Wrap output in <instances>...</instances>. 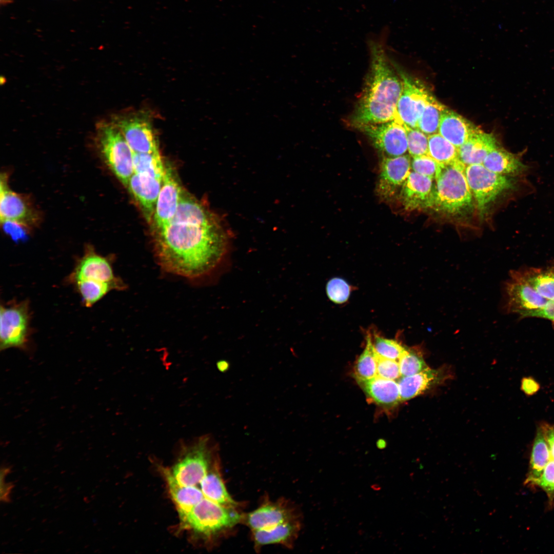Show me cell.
<instances>
[{
  "label": "cell",
  "instance_id": "1",
  "mask_svg": "<svg viewBox=\"0 0 554 554\" xmlns=\"http://www.w3.org/2000/svg\"><path fill=\"white\" fill-rule=\"evenodd\" d=\"M156 242L161 265L177 275L204 276L229 264L230 235L221 220L203 225L170 223L157 233Z\"/></svg>",
  "mask_w": 554,
  "mask_h": 554
},
{
  "label": "cell",
  "instance_id": "2",
  "mask_svg": "<svg viewBox=\"0 0 554 554\" xmlns=\"http://www.w3.org/2000/svg\"><path fill=\"white\" fill-rule=\"evenodd\" d=\"M371 60L364 90L352 117L357 125L394 119L403 83L390 64L383 46L370 45Z\"/></svg>",
  "mask_w": 554,
  "mask_h": 554
},
{
  "label": "cell",
  "instance_id": "3",
  "mask_svg": "<svg viewBox=\"0 0 554 554\" xmlns=\"http://www.w3.org/2000/svg\"><path fill=\"white\" fill-rule=\"evenodd\" d=\"M465 168L459 160L448 164H439L430 208L456 215L471 207L472 194L467 181Z\"/></svg>",
  "mask_w": 554,
  "mask_h": 554
},
{
  "label": "cell",
  "instance_id": "4",
  "mask_svg": "<svg viewBox=\"0 0 554 554\" xmlns=\"http://www.w3.org/2000/svg\"><path fill=\"white\" fill-rule=\"evenodd\" d=\"M465 174L481 214L488 205L504 194L516 193L523 196L533 190V187L526 177H512L496 173L488 170L483 164L466 166Z\"/></svg>",
  "mask_w": 554,
  "mask_h": 554
},
{
  "label": "cell",
  "instance_id": "5",
  "mask_svg": "<svg viewBox=\"0 0 554 554\" xmlns=\"http://www.w3.org/2000/svg\"><path fill=\"white\" fill-rule=\"evenodd\" d=\"M215 445L209 434L199 437L188 444H182L181 456L168 473L177 484L196 485L210 468Z\"/></svg>",
  "mask_w": 554,
  "mask_h": 554
},
{
  "label": "cell",
  "instance_id": "6",
  "mask_svg": "<svg viewBox=\"0 0 554 554\" xmlns=\"http://www.w3.org/2000/svg\"><path fill=\"white\" fill-rule=\"evenodd\" d=\"M97 131V144L104 160L118 180L128 187L134 173L133 151L111 122L98 123Z\"/></svg>",
  "mask_w": 554,
  "mask_h": 554
},
{
  "label": "cell",
  "instance_id": "7",
  "mask_svg": "<svg viewBox=\"0 0 554 554\" xmlns=\"http://www.w3.org/2000/svg\"><path fill=\"white\" fill-rule=\"evenodd\" d=\"M240 519V514L234 508L222 506L207 498L180 517L185 528L206 537L233 527Z\"/></svg>",
  "mask_w": 554,
  "mask_h": 554
},
{
  "label": "cell",
  "instance_id": "8",
  "mask_svg": "<svg viewBox=\"0 0 554 554\" xmlns=\"http://www.w3.org/2000/svg\"><path fill=\"white\" fill-rule=\"evenodd\" d=\"M0 348L11 347L25 349L29 335L28 303L23 301L9 305H1Z\"/></svg>",
  "mask_w": 554,
  "mask_h": 554
},
{
  "label": "cell",
  "instance_id": "9",
  "mask_svg": "<svg viewBox=\"0 0 554 554\" xmlns=\"http://www.w3.org/2000/svg\"><path fill=\"white\" fill-rule=\"evenodd\" d=\"M363 132L384 156L394 157L408 151L407 133L404 125L399 120L355 126Z\"/></svg>",
  "mask_w": 554,
  "mask_h": 554
},
{
  "label": "cell",
  "instance_id": "10",
  "mask_svg": "<svg viewBox=\"0 0 554 554\" xmlns=\"http://www.w3.org/2000/svg\"><path fill=\"white\" fill-rule=\"evenodd\" d=\"M111 122L121 132L134 153L159 151L152 124L146 116L140 114L115 116Z\"/></svg>",
  "mask_w": 554,
  "mask_h": 554
},
{
  "label": "cell",
  "instance_id": "11",
  "mask_svg": "<svg viewBox=\"0 0 554 554\" xmlns=\"http://www.w3.org/2000/svg\"><path fill=\"white\" fill-rule=\"evenodd\" d=\"M396 70L402 81L403 89L394 118L409 127L417 128L418 120L431 94L419 81L399 68Z\"/></svg>",
  "mask_w": 554,
  "mask_h": 554
},
{
  "label": "cell",
  "instance_id": "12",
  "mask_svg": "<svg viewBox=\"0 0 554 554\" xmlns=\"http://www.w3.org/2000/svg\"><path fill=\"white\" fill-rule=\"evenodd\" d=\"M505 292L508 311L522 317H529L532 312L543 308L548 302L522 277L518 270L510 272Z\"/></svg>",
  "mask_w": 554,
  "mask_h": 554
},
{
  "label": "cell",
  "instance_id": "13",
  "mask_svg": "<svg viewBox=\"0 0 554 554\" xmlns=\"http://www.w3.org/2000/svg\"><path fill=\"white\" fill-rule=\"evenodd\" d=\"M0 188L2 223L14 222L25 227L37 224L39 217L36 210L26 197L9 188L7 176L5 174L1 175Z\"/></svg>",
  "mask_w": 554,
  "mask_h": 554
},
{
  "label": "cell",
  "instance_id": "14",
  "mask_svg": "<svg viewBox=\"0 0 554 554\" xmlns=\"http://www.w3.org/2000/svg\"><path fill=\"white\" fill-rule=\"evenodd\" d=\"M70 279L74 283L87 281L109 284L114 289L122 287L118 279L114 275L110 263L91 248L86 250L77 262Z\"/></svg>",
  "mask_w": 554,
  "mask_h": 554
},
{
  "label": "cell",
  "instance_id": "15",
  "mask_svg": "<svg viewBox=\"0 0 554 554\" xmlns=\"http://www.w3.org/2000/svg\"><path fill=\"white\" fill-rule=\"evenodd\" d=\"M165 166V173L152 218L157 233L170 224L183 192L173 169L167 164Z\"/></svg>",
  "mask_w": 554,
  "mask_h": 554
},
{
  "label": "cell",
  "instance_id": "16",
  "mask_svg": "<svg viewBox=\"0 0 554 554\" xmlns=\"http://www.w3.org/2000/svg\"><path fill=\"white\" fill-rule=\"evenodd\" d=\"M410 155L384 156L381 164V171L377 187V193L383 200H389L401 188L411 168Z\"/></svg>",
  "mask_w": 554,
  "mask_h": 554
},
{
  "label": "cell",
  "instance_id": "17",
  "mask_svg": "<svg viewBox=\"0 0 554 554\" xmlns=\"http://www.w3.org/2000/svg\"><path fill=\"white\" fill-rule=\"evenodd\" d=\"M433 180L413 171L402 185L399 194L404 208L409 211L430 208L432 198Z\"/></svg>",
  "mask_w": 554,
  "mask_h": 554
},
{
  "label": "cell",
  "instance_id": "18",
  "mask_svg": "<svg viewBox=\"0 0 554 554\" xmlns=\"http://www.w3.org/2000/svg\"><path fill=\"white\" fill-rule=\"evenodd\" d=\"M523 152L513 153L499 144L486 157L483 165L488 170L499 174L512 177H526L530 167L525 164Z\"/></svg>",
  "mask_w": 554,
  "mask_h": 554
},
{
  "label": "cell",
  "instance_id": "19",
  "mask_svg": "<svg viewBox=\"0 0 554 554\" xmlns=\"http://www.w3.org/2000/svg\"><path fill=\"white\" fill-rule=\"evenodd\" d=\"M163 179L133 173L129 180L128 188L148 220L153 218Z\"/></svg>",
  "mask_w": 554,
  "mask_h": 554
},
{
  "label": "cell",
  "instance_id": "20",
  "mask_svg": "<svg viewBox=\"0 0 554 554\" xmlns=\"http://www.w3.org/2000/svg\"><path fill=\"white\" fill-rule=\"evenodd\" d=\"M480 131L469 120L447 108L442 115L438 133L458 148Z\"/></svg>",
  "mask_w": 554,
  "mask_h": 554
},
{
  "label": "cell",
  "instance_id": "21",
  "mask_svg": "<svg viewBox=\"0 0 554 554\" xmlns=\"http://www.w3.org/2000/svg\"><path fill=\"white\" fill-rule=\"evenodd\" d=\"M298 519L294 510L280 502L263 505L246 517L247 525L253 530L270 528Z\"/></svg>",
  "mask_w": 554,
  "mask_h": 554
},
{
  "label": "cell",
  "instance_id": "22",
  "mask_svg": "<svg viewBox=\"0 0 554 554\" xmlns=\"http://www.w3.org/2000/svg\"><path fill=\"white\" fill-rule=\"evenodd\" d=\"M446 378L441 369L429 367L417 374L402 377L398 382L401 401L412 399L438 385Z\"/></svg>",
  "mask_w": 554,
  "mask_h": 554
},
{
  "label": "cell",
  "instance_id": "23",
  "mask_svg": "<svg viewBox=\"0 0 554 554\" xmlns=\"http://www.w3.org/2000/svg\"><path fill=\"white\" fill-rule=\"evenodd\" d=\"M499 145L492 134L481 130L458 148L459 160L466 166L482 164L487 155Z\"/></svg>",
  "mask_w": 554,
  "mask_h": 554
},
{
  "label": "cell",
  "instance_id": "24",
  "mask_svg": "<svg viewBox=\"0 0 554 554\" xmlns=\"http://www.w3.org/2000/svg\"><path fill=\"white\" fill-rule=\"evenodd\" d=\"M220 220L205 206L183 191L176 212L170 223L208 225Z\"/></svg>",
  "mask_w": 554,
  "mask_h": 554
},
{
  "label": "cell",
  "instance_id": "25",
  "mask_svg": "<svg viewBox=\"0 0 554 554\" xmlns=\"http://www.w3.org/2000/svg\"><path fill=\"white\" fill-rule=\"evenodd\" d=\"M366 395L379 405L390 407L401 401L398 383L395 380L378 376L366 380H357Z\"/></svg>",
  "mask_w": 554,
  "mask_h": 554
},
{
  "label": "cell",
  "instance_id": "26",
  "mask_svg": "<svg viewBox=\"0 0 554 554\" xmlns=\"http://www.w3.org/2000/svg\"><path fill=\"white\" fill-rule=\"evenodd\" d=\"M298 519L270 528L253 530V537L256 546L270 544L288 545L297 537L301 528Z\"/></svg>",
  "mask_w": 554,
  "mask_h": 554
},
{
  "label": "cell",
  "instance_id": "27",
  "mask_svg": "<svg viewBox=\"0 0 554 554\" xmlns=\"http://www.w3.org/2000/svg\"><path fill=\"white\" fill-rule=\"evenodd\" d=\"M202 491L205 497L222 506L234 508L236 503L231 498L226 490L217 467H210L203 479L196 485Z\"/></svg>",
  "mask_w": 554,
  "mask_h": 554
},
{
  "label": "cell",
  "instance_id": "28",
  "mask_svg": "<svg viewBox=\"0 0 554 554\" xmlns=\"http://www.w3.org/2000/svg\"><path fill=\"white\" fill-rule=\"evenodd\" d=\"M522 277L548 302L554 300V267L518 270Z\"/></svg>",
  "mask_w": 554,
  "mask_h": 554
},
{
  "label": "cell",
  "instance_id": "29",
  "mask_svg": "<svg viewBox=\"0 0 554 554\" xmlns=\"http://www.w3.org/2000/svg\"><path fill=\"white\" fill-rule=\"evenodd\" d=\"M549 456L547 443L540 426L538 427L533 441L529 462V470L525 481L526 484L533 485L540 477Z\"/></svg>",
  "mask_w": 554,
  "mask_h": 554
},
{
  "label": "cell",
  "instance_id": "30",
  "mask_svg": "<svg viewBox=\"0 0 554 554\" xmlns=\"http://www.w3.org/2000/svg\"><path fill=\"white\" fill-rule=\"evenodd\" d=\"M133 173L164 179L166 166L160 151L152 153H134Z\"/></svg>",
  "mask_w": 554,
  "mask_h": 554
},
{
  "label": "cell",
  "instance_id": "31",
  "mask_svg": "<svg viewBox=\"0 0 554 554\" xmlns=\"http://www.w3.org/2000/svg\"><path fill=\"white\" fill-rule=\"evenodd\" d=\"M447 108L431 94L418 120L417 128L427 135L438 133L442 115Z\"/></svg>",
  "mask_w": 554,
  "mask_h": 554
},
{
  "label": "cell",
  "instance_id": "32",
  "mask_svg": "<svg viewBox=\"0 0 554 554\" xmlns=\"http://www.w3.org/2000/svg\"><path fill=\"white\" fill-rule=\"evenodd\" d=\"M428 155L440 164H448L458 160V148L439 133L428 135Z\"/></svg>",
  "mask_w": 554,
  "mask_h": 554
},
{
  "label": "cell",
  "instance_id": "33",
  "mask_svg": "<svg viewBox=\"0 0 554 554\" xmlns=\"http://www.w3.org/2000/svg\"><path fill=\"white\" fill-rule=\"evenodd\" d=\"M354 374L357 380H366L377 376V354L370 333L366 337L365 348L355 363Z\"/></svg>",
  "mask_w": 554,
  "mask_h": 554
},
{
  "label": "cell",
  "instance_id": "34",
  "mask_svg": "<svg viewBox=\"0 0 554 554\" xmlns=\"http://www.w3.org/2000/svg\"><path fill=\"white\" fill-rule=\"evenodd\" d=\"M74 284L81 295L83 303L87 307L92 306L108 292L114 289L109 284L87 281H79L74 283Z\"/></svg>",
  "mask_w": 554,
  "mask_h": 554
},
{
  "label": "cell",
  "instance_id": "35",
  "mask_svg": "<svg viewBox=\"0 0 554 554\" xmlns=\"http://www.w3.org/2000/svg\"><path fill=\"white\" fill-rule=\"evenodd\" d=\"M398 362L402 377L412 375L428 368L421 353L414 348H406Z\"/></svg>",
  "mask_w": 554,
  "mask_h": 554
},
{
  "label": "cell",
  "instance_id": "36",
  "mask_svg": "<svg viewBox=\"0 0 554 554\" xmlns=\"http://www.w3.org/2000/svg\"><path fill=\"white\" fill-rule=\"evenodd\" d=\"M373 345L379 356L399 361L406 347L398 341L389 339L375 334Z\"/></svg>",
  "mask_w": 554,
  "mask_h": 554
},
{
  "label": "cell",
  "instance_id": "37",
  "mask_svg": "<svg viewBox=\"0 0 554 554\" xmlns=\"http://www.w3.org/2000/svg\"><path fill=\"white\" fill-rule=\"evenodd\" d=\"M404 126L407 133L409 155L412 157L428 155V135L418 128H411L406 125Z\"/></svg>",
  "mask_w": 554,
  "mask_h": 554
},
{
  "label": "cell",
  "instance_id": "38",
  "mask_svg": "<svg viewBox=\"0 0 554 554\" xmlns=\"http://www.w3.org/2000/svg\"><path fill=\"white\" fill-rule=\"evenodd\" d=\"M326 291L328 299L331 302L341 304L348 301L351 292V287L343 279L334 278L327 282Z\"/></svg>",
  "mask_w": 554,
  "mask_h": 554
},
{
  "label": "cell",
  "instance_id": "39",
  "mask_svg": "<svg viewBox=\"0 0 554 554\" xmlns=\"http://www.w3.org/2000/svg\"><path fill=\"white\" fill-rule=\"evenodd\" d=\"M411 165L413 171L434 180L439 163L429 155L413 157Z\"/></svg>",
  "mask_w": 554,
  "mask_h": 554
},
{
  "label": "cell",
  "instance_id": "40",
  "mask_svg": "<svg viewBox=\"0 0 554 554\" xmlns=\"http://www.w3.org/2000/svg\"><path fill=\"white\" fill-rule=\"evenodd\" d=\"M377 376L392 380L398 379L401 376L399 362L377 354Z\"/></svg>",
  "mask_w": 554,
  "mask_h": 554
},
{
  "label": "cell",
  "instance_id": "41",
  "mask_svg": "<svg viewBox=\"0 0 554 554\" xmlns=\"http://www.w3.org/2000/svg\"><path fill=\"white\" fill-rule=\"evenodd\" d=\"M539 426L548 445L549 456L548 460H554V424L542 422Z\"/></svg>",
  "mask_w": 554,
  "mask_h": 554
},
{
  "label": "cell",
  "instance_id": "42",
  "mask_svg": "<svg viewBox=\"0 0 554 554\" xmlns=\"http://www.w3.org/2000/svg\"><path fill=\"white\" fill-rule=\"evenodd\" d=\"M10 472V468L7 467H2L1 470V500L4 502H8L10 501L9 494L13 487L12 483H6L5 478Z\"/></svg>",
  "mask_w": 554,
  "mask_h": 554
},
{
  "label": "cell",
  "instance_id": "43",
  "mask_svg": "<svg viewBox=\"0 0 554 554\" xmlns=\"http://www.w3.org/2000/svg\"><path fill=\"white\" fill-rule=\"evenodd\" d=\"M521 386L522 391L528 396L536 394L540 388L539 383L531 377L523 378L521 380Z\"/></svg>",
  "mask_w": 554,
  "mask_h": 554
},
{
  "label": "cell",
  "instance_id": "44",
  "mask_svg": "<svg viewBox=\"0 0 554 554\" xmlns=\"http://www.w3.org/2000/svg\"><path fill=\"white\" fill-rule=\"evenodd\" d=\"M5 230L7 233L9 234L12 238L15 240L21 239L25 236V231L24 226L19 224L7 222L3 223Z\"/></svg>",
  "mask_w": 554,
  "mask_h": 554
},
{
  "label": "cell",
  "instance_id": "45",
  "mask_svg": "<svg viewBox=\"0 0 554 554\" xmlns=\"http://www.w3.org/2000/svg\"><path fill=\"white\" fill-rule=\"evenodd\" d=\"M529 317L545 319L554 323V300L549 301L543 308L532 312Z\"/></svg>",
  "mask_w": 554,
  "mask_h": 554
},
{
  "label": "cell",
  "instance_id": "46",
  "mask_svg": "<svg viewBox=\"0 0 554 554\" xmlns=\"http://www.w3.org/2000/svg\"><path fill=\"white\" fill-rule=\"evenodd\" d=\"M216 366L219 370L221 372H225L228 369L229 364V363L226 361H220L217 362Z\"/></svg>",
  "mask_w": 554,
  "mask_h": 554
},
{
  "label": "cell",
  "instance_id": "47",
  "mask_svg": "<svg viewBox=\"0 0 554 554\" xmlns=\"http://www.w3.org/2000/svg\"><path fill=\"white\" fill-rule=\"evenodd\" d=\"M0 2L1 5H5L11 3L12 2V0H0Z\"/></svg>",
  "mask_w": 554,
  "mask_h": 554
}]
</instances>
